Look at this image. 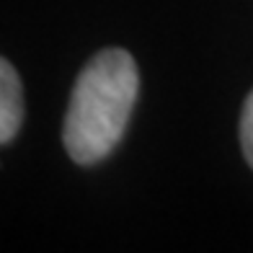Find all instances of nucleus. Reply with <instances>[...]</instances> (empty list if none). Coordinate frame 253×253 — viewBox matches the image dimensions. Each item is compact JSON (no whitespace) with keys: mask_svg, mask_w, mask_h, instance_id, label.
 <instances>
[{"mask_svg":"<svg viewBox=\"0 0 253 253\" xmlns=\"http://www.w3.org/2000/svg\"><path fill=\"white\" fill-rule=\"evenodd\" d=\"M140 73L126 49H103L78 75L65 114V150L75 163H101L124 137L129 124Z\"/></svg>","mask_w":253,"mask_h":253,"instance_id":"obj_1","label":"nucleus"},{"mask_svg":"<svg viewBox=\"0 0 253 253\" xmlns=\"http://www.w3.org/2000/svg\"><path fill=\"white\" fill-rule=\"evenodd\" d=\"M24 122V88L16 67L0 60V142L8 145Z\"/></svg>","mask_w":253,"mask_h":253,"instance_id":"obj_2","label":"nucleus"},{"mask_svg":"<svg viewBox=\"0 0 253 253\" xmlns=\"http://www.w3.org/2000/svg\"><path fill=\"white\" fill-rule=\"evenodd\" d=\"M240 147H243L248 166L253 168V90L248 93L243 103V114H240Z\"/></svg>","mask_w":253,"mask_h":253,"instance_id":"obj_3","label":"nucleus"}]
</instances>
